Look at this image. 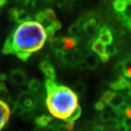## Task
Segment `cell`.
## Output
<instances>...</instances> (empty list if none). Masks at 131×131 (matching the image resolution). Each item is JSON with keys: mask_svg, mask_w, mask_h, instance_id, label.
Returning a JSON list of instances; mask_svg holds the SVG:
<instances>
[{"mask_svg": "<svg viewBox=\"0 0 131 131\" xmlns=\"http://www.w3.org/2000/svg\"><path fill=\"white\" fill-rule=\"evenodd\" d=\"M47 40L45 28L37 21L27 20L21 23L7 38L2 52L15 54L22 61L28 59L33 52L39 50Z\"/></svg>", "mask_w": 131, "mask_h": 131, "instance_id": "cell-1", "label": "cell"}, {"mask_svg": "<svg viewBox=\"0 0 131 131\" xmlns=\"http://www.w3.org/2000/svg\"><path fill=\"white\" fill-rule=\"evenodd\" d=\"M47 93V108L58 119L66 120L79 105L77 94L66 86L57 84Z\"/></svg>", "mask_w": 131, "mask_h": 131, "instance_id": "cell-2", "label": "cell"}, {"mask_svg": "<svg viewBox=\"0 0 131 131\" xmlns=\"http://www.w3.org/2000/svg\"><path fill=\"white\" fill-rule=\"evenodd\" d=\"M16 103L24 109V112H31L36 107L37 100L31 92L25 91L19 94Z\"/></svg>", "mask_w": 131, "mask_h": 131, "instance_id": "cell-3", "label": "cell"}, {"mask_svg": "<svg viewBox=\"0 0 131 131\" xmlns=\"http://www.w3.org/2000/svg\"><path fill=\"white\" fill-rule=\"evenodd\" d=\"M58 56L61 57L63 62L70 66H76L79 64L82 61V54L77 49H71L69 50L60 52H56Z\"/></svg>", "mask_w": 131, "mask_h": 131, "instance_id": "cell-4", "label": "cell"}, {"mask_svg": "<svg viewBox=\"0 0 131 131\" xmlns=\"http://www.w3.org/2000/svg\"><path fill=\"white\" fill-rule=\"evenodd\" d=\"M91 49L95 52L103 62H106L109 59V56L106 52V45L99 40H94L91 43Z\"/></svg>", "mask_w": 131, "mask_h": 131, "instance_id": "cell-5", "label": "cell"}, {"mask_svg": "<svg viewBox=\"0 0 131 131\" xmlns=\"http://www.w3.org/2000/svg\"><path fill=\"white\" fill-rule=\"evenodd\" d=\"M9 17L17 23H24L30 20V14L24 9L13 8L9 11Z\"/></svg>", "mask_w": 131, "mask_h": 131, "instance_id": "cell-6", "label": "cell"}, {"mask_svg": "<svg viewBox=\"0 0 131 131\" xmlns=\"http://www.w3.org/2000/svg\"><path fill=\"white\" fill-rule=\"evenodd\" d=\"M98 40L102 42L105 45H108L112 44V34L107 26H101V28H99Z\"/></svg>", "mask_w": 131, "mask_h": 131, "instance_id": "cell-7", "label": "cell"}, {"mask_svg": "<svg viewBox=\"0 0 131 131\" xmlns=\"http://www.w3.org/2000/svg\"><path fill=\"white\" fill-rule=\"evenodd\" d=\"M10 116L9 106L2 101H0V130L7 123Z\"/></svg>", "mask_w": 131, "mask_h": 131, "instance_id": "cell-8", "label": "cell"}, {"mask_svg": "<svg viewBox=\"0 0 131 131\" xmlns=\"http://www.w3.org/2000/svg\"><path fill=\"white\" fill-rule=\"evenodd\" d=\"M9 79L14 84L21 85L26 82V75L22 69H15L9 75Z\"/></svg>", "mask_w": 131, "mask_h": 131, "instance_id": "cell-9", "label": "cell"}, {"mask_svg": "<svg viewBox=\"0 0 131 131\" xmlns=\"http://www.w3.org/2000/svg\"><path fill=\"white\" fill-rule=\"evenodd\" d=\"M40 69L45 75L47 80H55L56 79V71L54 69V67L52 66L50 63H49L47 61H42L40 63Z\"/></svg>", "mask_w": 131, "mask_h": 131, "instance_id": "cell-10", "label": "cell"}, {"mask_svg": "<svg viewBox=\"0 0 131 131\" xmlns=\"http://www.w3.org/2000/svg\"><path fill=\"white\" fill-rule=\"evenodd\" d=\"M110 87L114 90H121L127 88H130V84L125 76L120 75L119 80L116 82H112L110 84Z\"/></svg>", "mask_w": 131, "mask_h": 131, "instance_id": "cell-11", "label": "cell"}, {"mask_svg": "<svg viewBox=\"0 0 131 131\" xmlns=\"http://www.w3.org/2000/svg\"><path fill=\"white\" fill-rule=\"evenodd\" d=\"M84 63L88 68L95 69L98 65V58L93 53H89L84 58Z\"/></svg>", "mask_w": 131, "mask_h": 131, "instance_id": "cell-12", "label": "cell"}, {"mask_svg": "<svg viewBox=\"0 0 131 131\" xmlns=\"http://www.w3.org/2000/svg\"><path fill=\"white\" fill-rule=\"evenodd\" d=\"M0 101H2L5 103H10L11 97L9 91L6 87V84L3 82H0Z\"/></svg>", "mask_w": 131, "mask_h": 131, "instance_id": "cell-13", "label": "cell"}, {"mask_svg": "<svg viewBox=\"0 0 131 131\" xmlns=\"http://www.w3.org/2000/svg\"><path fill=\"white\" fill-rule=\"evenodd\" d=\"M50 42L51 47L56 52L64 51L62 38H53L50 41Z\"/></svg>", "mask_w": 131, "mask_h": 131, "instance_id": "cell-14", "label": "cell"}, {"mask_svg": "<svg viewBox=\"0 0 131 131\" xmlns=\"http://www.w3.org/2000/svg\"><path fill=\"white\" fill-rule=\"evenodd\" d=\"M114 8L119 13H122L127 8V6L130 5V3L127 2V0H117L114 1Z\"/></svg>", "mask_w": 131, "mask_h": 131, "instance_id": "cell-15", "label": "cell"}, {"mask_svg": "<svg viewBox=\"0 0 131 131\" xmlns=\"http://www.w3.org/2000/svg\"><path fill=\"white\" fill-rule=\"evenodd\" d=\"M62 40H63V43L64 51L74 49L77 45V39L74 37H63L62 38Z\"/></svg>", "mask_w": 131, "mask_h": 131, "instance_id": "cell-16", "label": "cell"}, {"mask_svg": "<svg viewBox=\"0 0 131 131\" xmlns=\"http://www.w3.org/2000/svg\"><path fill=\"white\" fill-rule=\"evenodd\" d=\"M124 102H125V97L121 94L116 93L115 95L114 96V98H112V100L111 101L109 105L111 106V107L112 108L113 110H116L117 108L119 106H121Z\"/></svg>", "mask_w": 131, "mask_h": 131, "instance_id": "cell-17", "label": "cell"}, {"mask_svg": "<svg viewBox=\"0 0 131 131\" xmlns=\"http://www.w3.org/2000/svg\"><path fill=\"white\" fill-rule=\"evenodd\" d=\"M52 121V117L46 115H42L40 117H38L35 119V122L37 124V125L41 127H47V125H50V123Z\"/></svg>", "mask_w": 131, "mask_h": 131, "instance_id": "cell-18", "label": "cell"}, {"mask_svg": "<svg viewBox=\"0 0 131 131\" xmlns=\"http://www.w3.org/2000/svg\"><path fill=\"white\" fill-rule=\"evenodd\" d=\"M82 27L81 24L78 22L77 24H72L69 27V34L72 36V37L77 39L78 36L82 32Z\"/></svg>", "mask_w": 131, "mask_h": 131, "instance_id": "cell-19", "label": "cell"}, {"mask_svg": "<svg viewBox=\"0 0 131 131\" xmlns=\"http://www.w3.org/2000/svg\"><path fill=\"white\" fill-rule=\"evenodd\" d=\"M82 114V108L80 105L77 106V107L75 108V110L72 112L69 117H68L65 121L66 122H75L77 119H79Z\"/></svg>", "mask_w": 131, "mask_h": 131, "instance_id": "cell-20", "label": "cell"}, {"mask_svg": "<svg viewBox=\"0 0 131 131\" xmlns=\"http://www.w3.org/2000/svg\"><path fill=\"white\" fill-rule=\"evenodd\" d=\"M41 86H42L41 82L36 79L31 80L28 83V88L31 92H37L39 90V89L41 88Z\"/></svg>", "mask_w": 131, "mask_h": 131, "instance_id": "cell-21", "label": "cell"}, {"mask_svg": "<svg viewBox=\"0 0 131 131\" xmlns=\"http://www.w3.org/2000/svg\"><path fill=\"white\" fill-rule=\"evenodd\" d=\"M116 93H114V91H110V90H108L106 92H105L104 94L102 96V101L106 105H109V103L111 102V101L112 100V98H114V96L115 95Z\"/></svg>", "mask_w": 131, "mask_h": 131, "instance_id": "cell-22", "label": "cell"}, {"mask_svg": "<svg viewBox=\"0 0 131 131\" xmlns=\"http://www.w3.org/2000/svg\"><path fill=\"white\" fill-rule=\"evenodd\" d=\"M122 72L124 76L127 78H130L131 77V67L130 65V61H127L123 62V67H122Z\"/></svg>", "mask_w": 131, "mask_h": 131, "instance_id": "cell-23", "label": "cell"}, {"mask_svg": "<svg viewBox=\"0 0 131 131\" xmlns=\"http://www.w3.org/2000/svg\"><path fill=\"white\" fill-rule=\"evenodd\" d=\"M106 52L109 56H112L115 55L117 52V50L116 47H114L113 45H106Z\"/></svg>", "mask_w": 131, "mask_h": 131, "instance_id": "cell-24", "label": "cell"}, {"mask_svg": "<svg viewBox=\"0 0 131 131\" xmlns=\"http://www.w3.org/2000/svg\"><path fill=\"white\" fill-rule=\"evenodd\" d=\"M13 112L15 113V114H18V115H23L24 114V110L22 108L20 107L19 105H18L16 102L15 103H13Z\"/></svg>", "mask_w": 131, "mask_h": 131, "instance_id": "cell-25", "label": "cell"}, {"mask_svg": "<svg viewBox=\"0 0 131 131\" xmlns=\"http://www.w3.org/2000/svg\"><path fill=\"white\" fill-rule=\"evenodd\" d=\"M100 118L103 122H108L112 118V115L108 112H103L100 114Z\"/></svg>", "mask_w": 131, "mask_h": 131, "instance_id": "cell-26", "label": "cell"}, {"mask_svg": "<svg viewBox=\"0 0 131 131\" xmlns=\"http://www.w3.org/2000/svg\"><path fill=\"white\" fill-rule=\"evenodd\" d=\"M122 125H123L124 127H125L127 129H130L131 126V122H130V117H125L123 119L122 122Z\"/></svg>", "mask_w": 131, "mask_h": 131, "instance_id": "cell-27", "label": "cell"}, {"mask_svg": "<svg viewBox=\"0 0 131 131\" xmlns=\"http://www.w3.org/2000/svg\"><path fill=\"white\" fill-rule=\"evenodd\" d=\"M105 105H106V104L102 101V100H100L99 101H98L97 103H95V108H96L98 111H102V110L104 109V108H105Z\"/></svg>", "mask_w": 131, "mask_h": 131, "instance_id": "cell-28", "label": "cell"}, {"mask_svg": "<svg viewBox=\"0 0 131 131\" xmlns=\"http://www.w3.org/2000/svg\"><path fill=\"white\" fill-rule=\"evenodd\" d=\"M75 90L79 94L82 93L84 91V86L82 84H80H80H77L76 85Z\"/></svg>", "mask_w": 131, "mask_h": 131, "instance_id": "cell-29", "label": "cell"}, {"mask_svg": "<svg viewBox=\"0 0 131 131\" xmlns=\"http://www.w3.org/2000/svg\"><path fill=\"white\" fill-rule=\"evenodd\" d=\"M74 122H67L66 125V129L67 130L71 131L74 129Z\"/></svg>", "mask_w": 131, "mask_h": 131, "instance_id": "cell-30", "label": "cell"}, {"mask_svg": "<svg viewBox=\"0 0 131 131\" xmlns=\"http://www.w3.org/2000/svg\"><path fill=\"white\" fill-rule=\"evenodd\" d=\"M130 109H131V108H130V106H129L127 107V108L126 111H125V114H126V117H130H130H131V112H130Z\"/></svg>", "mask_w": 131, "mask_h": 131, "instance_id": "cell-31", "label": "cell"}, {"mask_svg": "<svg viewBox=\"0 0 131 131\" xmlns=\"http://www.w3.org/2000/svg\"><path fill=\"white\" fill-rule=\"evenodd\" d=\"M117 128H118V131H128V129H127L126 127L123 125H119L117 127Z\"/></svg>", "mask_w": 131, "mask_h": 131, "instance_id": "cell-32", "label": "cell"}, {"mask_svg": "<svg viewBox=\"0 0 131 131\" xmlns=\"http://www.w3.org/2000/svg\"><path fill=\"white\" fill-rule=\"evenodd\" d=\"M93 131H103V127L102 126H100V125H97L94 128Z\"/></svg>", "mask_w": 131, "mask_h": 131, "instance_id": "cell-33", "label": "cell"}, {"mask_svg": "<svg viewBox=\"0 0 131 131\" xmlns=\"http://www.w3.org/2000/svg\"><path fill=\"white\" fill-rule=\"evenodd\" d=\"M7 80V75L5 74H0V80L1 81H5V80Z\"/></svg>", "mask_w": 131, "mask_h": 131, "instance_id": "cell-34", "label": "cell"}, {"mask_svg": "<svg viewBox=\"0 0 131 131\" xmlns=\"http://www.w3.org/2000/svg\"><path fill=\"white\" fill-rule=\"evenodd\" d=\"M6 2H7V0H0V8L2 7L6 4Z\"/></svg>", "mask_w": 131, "mask_h": 131, "instance_id": "cell-35", "label": "cell"}, {"mask_svg": "<svg viewBox=\"0 0 131 131\" xmlns=\"http://www.w3.org/2000/svg\"><path fill=\"white\" fill-rule=\"evenodd\" d=\"M114 1H117V0H114Z\"/></svg>", "mask_w": 131, "mask_h": 131, "instance_id": "cell-36", "label": "cell"}, {"mask_svg": "<svg viewBox=\"0 0 131 131\" xmlns=\"http://www.w3.org/2000/svg\"><path fill=\"white\" fill-rule=\"evenodd\" d=\"M24 1H26V0H24Z\"/></svg>", "mask_w": 131, "mask_h": 131, "instance_id": "cell-37", "label": "cell"}]
</instances>
